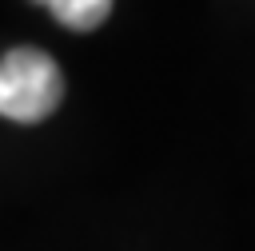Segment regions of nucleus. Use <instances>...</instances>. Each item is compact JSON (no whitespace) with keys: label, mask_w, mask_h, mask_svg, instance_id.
<instances>
[{"label":"nucleus","mask_w":255,"mask_h":251,"mask_svg":"<svg viewBox=\"0 0 255 251\" xmlns=\"http://www.w3.org/2000/svg\"><path fill=\"white\" fill-rule=\"evenodd\" d=\"M36 4H44L72 32H92L112 16V0H36Z\"/></svg>","instance_id":"f03ea898"},{"label":"nucleus","mask_w":255,"mask_h":251,"mask_svg":"<svg viewBox=\"0 0 255 251\" xmlns=\"http://www.w3.org/2000/svg\"><path fill=\"white\" fill-rule=\"evenodd\" d=\"M64 100V72L60 64L32 44L8 48L0 56V116L16 124L48 120Z\"/></svg>","instance_id":"f257e3e1"}]
</instances>
